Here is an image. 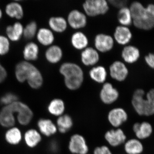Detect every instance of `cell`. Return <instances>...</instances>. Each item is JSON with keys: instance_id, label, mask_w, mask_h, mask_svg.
Wrapping results in <instances>:
<instances>
[{"instance_id": "obj_19", "label": "cell", "mask_w": 154, "mask_h": 154, "mask_svg": "<svg viewBox=\"0 0 154 154\" xmlns=\"http://www.w3.org/2000/svg\"><path fill=\"white\" fill-rule=\"evenodd\" d=\"M145 92L143 89H137L133 95L131 103L135 112L140 116L144 115L143 102Z\"/></svg>"}, {"instance_id": "obj_25", "label": "cell", "mask_w": 154, "mask_h": 154, "mask_svg": "<svg viewBox=\"0 0 154 154\" xmlns=\"http://www.w3.org/2000/svg\"><path fill=\"white\" fill-rule=\"evenodd\" d=\"M71 42L75 49L83 50L88 47L89 39L85 33L81 31H77L72 35Z\"/></svg>"}, {"instance_id": "obj_3", "label": "cell", "mask_w": 154, "mask_h": 154, "mask_svg": "<svg viewBox=\"0 0 154 154\" xmlns=\"http://www.w3.org/2000/svg\"><path fill=\"white\" fill-rule=\"evenodd\" d=\"M83 8L86 15L90 17L105 15L109 10L106 0H87L83 3Z\"/></svg>"}, {"instance_id": "obj_26", "label": "cell", "mask_w": 154, "mask_h": 154, "mask_svg": "<svg viewBox=\"0 0 154 154\" xmlns=\"http://www.w3.org/2000/svg\"><path fill=\"white\" fill-rule=\"evenodd\" d=\"M48 23L51 30L57 33L65 31L68 25L66 19L62 17H51L48 20Z\"/></svg>"}, {"instance_id": "obj_2", "label": "cell", "mask_w": 154, "mask_h": 154, "mask_svg": "<svg viewBox=\"0 0 154 154\" xmlns=\"http://www.w3.org/2000/svg\"><path fill=\"white\" fill-rule=\"evenodd\" d=\"M59 72L64 77L66 87L69 90L75 91L81 88L84 80L82 69L76 63L65 62L60 66Z\"/></svg>"}, {"instance_id": "obj_6", "label": "cell", "mask_w": 154, "mask_h": 154, "mask_svg": "<svg viewBox=\"0 0 154 154\" xmlns=\"http://www.w3.org/2000/svg\"><path fill=\"white\" fill-rule=\"evenodd\" d=\"M114 40L112 36L105 33H99L95 36L94 45L95 49L102 53H106L113 49Z\"/></svg>"}, {"instance_id": "obj_34", "label": "cell", "mask_w": 154, "mask_h": 154, "mask_svg": "<svg viewBox=\"0 0 154 154\" xmlns=\"http://www.w3.org/2000/svg\"><path fill=\"white\" fill-rule=\"evenodd\" d=\"M57 124L60 132L65 133L67 132L72 127V119L68 115H62L58 118Z\"/></svg>"}, {"instance_id": "obj_14", "label": "cell", "mask_w": 154, "mask_h": 154, "mask_svg": "<svg viewBox=\"0 0 154 154\" xmlns=\"http://www.w3.org/2000/svg\"><path fill=\"white\" fill-rule=\"evenodd\" d=\"M81 59L82 63L86 66H93L99 62L100 56L95 48L88 47L81 53Z\"/></svg>"}, {"instance_id": "obj_11", "label": "cell", "mask_w": 154, "mask_h": 154, "mask_svg": "<svg viewBox=\"0 0 154 154\" xmlns=\"http://www.w3.org/2000/svg\"><path fill=\"white\" fill-rule=\"evenodd\" d=\"M133 130L137 138L140 140L146 139L152 134V125L148 122H136L133 126Z\"/></svg>"}, {"instance_id": "obj_42", "label": "cell", "mask_w": 154, "mask_h": 154, "mask_svg": "<svg viewBox=\"0 0 154 154\" xmlns=\"http://www.w3.org/2000/svg\"><path fill=\"white\" fill-rule=\"evenodd\" d=\"M58 145L56 142L53 141L50 144V149L53 152H57L58 150Z\"/></svg>"}, {"instance_id": "obj_24", "label": "cell", "mask_w": 154, "mask_h": 154, "mask_svg": "<svg viewBox=\"0 0 154 154\" xmlns=\"http://www.w3.org/2000/svg\"><path fill=\"white\" fill-rule=\"evenodd\" d=\"M5 11L6 14L11 18L21 19L24 17L23 7L17 2H11L7 4Z\"/></svg>"}, {"instance_id": "obj_10", "label": "cell", "mask_w": 154, "mask_h": 154, "mask_svg": "<svg viewBox=\"0 0 154 154\" xmlns=\"http://www.w3.org/2000/svg\"><path fill=\"white\" fill-rule=\"evenodd\" d=\"M119 97L117 89L111 83H105L100 91V98L103 103L110 105L116 102Z\"/></svg>"}, {"instance_id": "obj_28", "label": "cell", "mask_w": 154, "mask_h": 154, "mask_svg": "<svg viewBox=\"0 0 154 154\" xmlns=\"http://www.w3.org/2000/svg\"><path fill=\"white\" fill-rule=\"evenodd\" d=\"M124 149L127 154H141L143 152L144 146L140 140L131 139L125 143Z\"/></svg>"}, {"instance_id": "obj_31", "label": "cell", "mask_w": 154, "mask_h": 154, "mask_svg": "<svg viewBox=\"0 0 154 154\" xmlns=\"http://www.w3.org/2000/svg\"><path fill=\"white\" fill-rule=\"evenodd\" d=\"M144 116L154 115V89H150L146 94L144 99Z\"/></svg>"}, {"instance_id": "obj_36", "label": "cell", "mask_w": 154, "mask_h": 154, "mask_svg": "<svg viewBox=\"0 0 154 154\" xmlns=\"http://www.w3.org/2000/svg\"><path fill=\"white\" fill-rule=\"evenodd\" d=\"M11 48L10 40L7 36L0 35V55L4 56L8 53Z\"/></svg>"}, {"instance_id": "obj_9", "label": "cell", "mask_w": 154, "mask_h": 154, "mask_svg": "<svg viewBox=\"0 0 154 154\" xmlns=\"http://www.w3.org/2000/svg\"><path fill=\"white\" fill-rule=\"evenodd\" d=\"M110 76L116 81L123 82L128 76L129 71L125 64L116 60L113 62L109 67Z\"/></svg>"}, {"instance_id": "obj_22", "label": "cell", "mask_w": 154, "mask_h": 154, "mask_svg": "<svg viewBox=\"0 0 154 154\" xmlns=\"http://www.w3.org/2000/svg\"><path fill=\"white\" fill-rule=\"evenodd\" d=\"M39 132L45 136L49 137L55 134L57 131L56 125L51 120L47 119H40L37 122Z\"/></svg>"}, {"instance_id": "obj_41", "label": "cell", "mask_w": 154, "mask_h": 154, "mask_svg": "<svg viewBox=\"0 0 154 154\" xmlns=\"http://www.w3.org/2000/svg\"><path fill=\"white\" fill-rule=\"evenodd\" d=\"M8 77V72L5 67L0 63V83L3 82Z\"/></svg>"}, {"instance_id": "obj_17", "label": "cell", "mask_w": 154, "mask_h": 154, "mask_svg": "<svg viewBox=\"0 0 154 154\" xmlns=\"http://www.w3.org/2000/svg\"><path fill=\"white\" fill-rule=\"evenodd\" d=\"M140 55V51L138 48L132 45H126L125 46L121 53L122 59L128 64H132L137 62Z\"/></svg>"}, {"instance_id": "obj_32", "label": "cell", "mask_w": 154, "mask_h": 154, "mask_svg": "<svg viewBox=\"0 0 154 154\" xmlns=\"http://www.w3.org/2000/svg\"><path fill=\"white\" fill-rule=\"evenodd\" d=\"M22 137V134L20 130L14 126L9 128L5 134L6 141L13 145H16L20 143Z\"/></svg>"}, {"instance_id": "obj_23", "label": "cell", "mask_w": 154, "mask_h": 154, "mask_svg": "<svg viewBox=\"0 0 154 154\" xmlns=\"http://www.w3.org/2000/svg\"><path fill=\"white\" fill-rule=\"evenodd\" d=\"M39 49L35 42H30L27 43L23 50V56L25 61L30 62L37 60L39 55Z\"/></svg>"}, {"instance_id": "obj_33", "label": "cell", "mask_w": 154, "mask_h": 154, "mask_svg": "<svg viewBox=\"0 0 154 154\" xmlns=\"http://www.w3.org/2000/svg\"><path fill=\"white\" fill-rule=\"evenodd\" d=\"M117 17L119 22L122 26L128 27L133 23L132 16L129 8L128 7L119 9Z\"/></svg>"}, {"instance_id": "obj_35", "label": "cell", "mask_w": 154, "mask_h": 154, "mask_svg": "<svg viewBox=\"0 0 154 154\" xmlns=\"http://www.w3.org/2000/svg\"><path fill=\"white\" fill-rule=\"evenodd\" d=\"M38 31V26L35 21H31L28 23L24 28L23 36L25 39L30 40L36 36Z\"/></svg>"}, {"instance_id": "obj_39", "label": "cell", "mask_w": 154, "mask_h": 154, "mask_svg": "<svg viewBox=\"0 0 154 154\" xmlns=\"http://www.w3.org/2000/svg\"><path fill=\"white\" fill-rule=\"evenodd\" d=\"M94 154H112L110 149L106 146L97 147L94 151Z\"/></svg>"}, {"instance_id": "obj_40", "label": "cell", "mask_w": 154, "mask_h": 154, "mask_svg": "<svg viewBox=\"0 0 154 154\" xmlns=\"http://www.w3.org/2000/svg\"><path fill=\"white\" fill-rule=\"evenodd\" d=\"M146 63L151 68L154 69V53H149L145 57Z\"/></svg>"}, {"instance_id": "obj_15", "label": "cell", "mask_w": 154, "mask_h": 154, "mask_svg": "<svg viewBox=\"0 0 154 154\" xmlns=\"http://www.w3.org/2000/svg\"><path fill=\"white\" fill-rule=\"evenodd\" d=\"M105 137L108 143L113 147L118 146L125 142L126 136L120 128L112 129L107 131Z\"/></svg>"}, {"instance_id": "obj_43", "label": "cell", "mask_w": 154, "mask_h": 154, "mask_svg": "<svg viewBox=\"0 0 154 154\" xmlns=\"http://www.w3.org/2000/svg\"><path fill=\"white\" fill-rule=\"evenodd\" d=\"M3 17V12L2 11V9L0 8V19L2 18Z\"/></svg>"}, {"instance_id": "obj_27", "label": "cell", "mask_w": 154, "mask_h": 154, "mask_svg": "<svg viewBox=\"0 0 154 154\" xmlns=\"http://www.w3.org/2000/svg\"><path fill=\"white\" fill-rule=\"evenodd\" d=\"M89 74L91 79L99 84L105 83L107 79V70L105 67L102 66L93 67L90 70Z\"/></svg>"}, {"instance_id": "obj_30", "label": "cell", "mask_w": 154, "mask_h": 154, "mask_svg": "<svg viewBox=\"0 0 154 154\" xmlns=\"http://www.w3.org/2000/svg\"><path fill=\"white\" fill-rule=\"evenodd\" d=\"M65 110V105L63 100L54 99L51 101L48 106V110L51 114L59 116L63 115Z\"/></svg>"}, {"instance_id": "obj_29", "label": "cell", "mask_w": 154, "mask_h": 154, "mask_svg": "<svg viewBox=\"0 0 154 154\" xmlns=\"http://www.w3.org/2000/svg\"><path fill=\"white\" fill-rule=\"evenodd\" d=\"M24 139L28 147L34 148L41 141L42 137L40 133L36 130L30 129L25 133Z\"/></svg>"}, {"instance_id": "obj_5", "label": "cell", "mask_w": 154, "mask_h": 154, "mask_svg": "<svg viewBox=\"0 0 154 154\" xmlns=\"http://www.w3.org/2000/svg\"><path fill=\"white\" fill-rule=\"evenodd\" d=\"M11 108L17 114L18 122L22 125H27L33 119V111L28 105L23 102L18 101L10 105Z\"/></svg>"}, {"instance_id": "obj_16", "label": "cell", "mask_w": 154, "mask_h": 154, "mask_svg": "<svg viewBox=\"0 0 154 154\" xmlns=\"http://www.w3.org/2000/svg\"><path fill=\"white\" fill-rule=\"evenodd\" d=\"M16 113L9 105L4 106L0 111V124L5 128L14 127L16 122Z\"/></svg>"}, {"instance_id": "obj_38", "label": "cell", "mask_w": 154, "mask_h": 154, "mask_svg": "<svg viewBox=\"0 0 154 154\" xmlns=\"http://www.w3.org/2000/svg\"><path fill=\"white\" fill-rule=\"evenodd\" d=\"M108 4L119 9L126 7L127 1L126 0H109L107 1Z\"/></svg>"}, {"instance_id": "obj_37", "label": "cell", "mask_w": 154, "mask_h": 154, "mask_svg": "<svg viewBox=\"0 0 154 154\" xmlns=\"http://www.w3.org/2000/svg\"><path fill=\"white\" fill-rule=\"evenodd\" d=\"M17 101L18 96L12 93H7L0 98V102L5 106L11 105Z\"/></svg>"}, {"instance_id": "obj_1", "label": "cell", "mask_w": 154, "mask_h": 154, "mask_svg": "<svg viewBox=\"0 0 154 154\" xmlns=\"http://www.w3.org/2000/svg\"><path fill=\"white\" fill-rule=\"evenodd\" d=\"M15 75L19 82H27L33 89L41 88L44 82L41 72L33 64L27 61H21L17 63L15 66Z\"/></svg>"}, {"instance_id": "obj_20", "label": "cell", "mask_w": 154, "mask_h": 154, "mask_svg": "<svg viewBox=\"0 0 154 154\" xmlns=\"http://www.w3.org/2000/svg\"><path fill=\"white\" fill-rule=\"evenodd\" d=\"M36 36L38 42L43 46H51L54 43L55 39L52 30L46 28L38 29Z\"/></svg>"}, {"instance_id": "obj_4", "label": "cell", "mask_w": 154, "mask_h": 154, "mask_svg": "<svg viewBox=\"0 0 154 154\" xmlns=\"http://www.w3.org/2000/svg\"><path fill=\"white\" fill-rule=\"evenodd\" d=\"M135 27L140 30H148L154 28V5L150 4L140 17L133 21Z\"/></svg>"}, {"instance_id": "obj_7", "label": "cell", "mask_w": 154, "mask_h": 154, "mask_svg": "<svg viewBox=\"0 0 154 154\" xmlns=\"http://www.w3.org/2000/svg\"><path fill=\"white\" fill-rule=\"evenodd\" d=\"M69 149L71 152L74 154H87L89 150L86 140L79 134L72 136L69 142Z\"/></svg>"}, {"instance_id": "obj_18", "label": "cell", "mask_w": 154, "mask_h": 154, "mask_svg": "<svg viewBox=\"0 0 154 154\" xmlns=\"http://www.w3.org/2000/svg\"><path fill=\"white\" fill-rule=\"evenodd\" d=\"M24 26L19 22L14 23L13 25H9L6 28L7 37L10 41H19L23 36Z\"/></svg>"}, {"instance_id": "obj_13", "label": "cell", "mask_w": 154, "mask_h": 154, "mask_svg": "<svg viewBox=\"0 0 154 154\" xmlns=\"http://www.w3.org/2000/svg\"><path fill=\"white\" fill-rule=\"evenodd\" d=\"M113 39L120 45H126L131 41L132 33L131 30L126 26L119 25L115 28Z\"/></svg>"}, {"instance_id": "obj_8", "label": "cell", "mask_w": 154, "mask_h": 154, "mask_svg": "<svg viewBox=\"0 0 154 154\" xmlns=\"http://www.w3.org/2000/svg\"><path fill=\"white\" fill-rule=\"evenodd\" d=\"M66 20L68 24L74 29L85 28L88 22L86 14L76 9L72 10L69 13Z\"/></svg>"}, {"instance_id": "obj_12", "label": "cell", "mask_w": 154, "mask_h": 154, "mask_svg": "<svg viewBox=\"0 0 154 154\" xmlns=\"http://www.w3.org/2000/svg\"><path fill=\"white\" fill-rule=\"evenodd\" d=\"M128 115L123 108L118 107L110 110L108 113V120L112 126L118 127L127 120Z\"/></svg>"}, {"instance_id": "obj_21", "label": "cell", "mask_w": 154, "mask_h": 154, "mask_svg": "<svg viewBox=\"0 0 154 154\" xmlns=\"http://www.w3.org/2000/svg\"><path fill=\"white\" fill-rule=\"evenodd\" d=\"M45 55L48 63L56 64L59 62L62 59L63 51L58 45H51L46 50Z\"/></svg>"}]
</instances>
